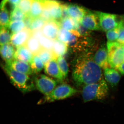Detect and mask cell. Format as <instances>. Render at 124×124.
<instances>
[{"label": "cell", "instance_id": "cell-13", "mask_svg": "<svg viewBox=\"0 0 124 124\" xmlns=\"http://www.w3.org/2000/svg\"><path fill=\"white\" fill-rule=\"evenodd\" d=\"M6 64L17 71L28 75H31L33 73L30 64L26 62L14 59Z\"/></svg>", "mask_w": 124, "mask_h": 124}, {"label": "cell", "instance_id": "cell-25", "mask_svg": "<svg viewBox=\"0 0 124 124\" xmlns=\"http://www.w3.org/2000/svg\"><path fill=\"white\" fill-rule=\"evenodd\" d=\"M37 55L40 59L44 65L52 59L57 58L53 50L44 49H41Z\"/></svg>", "mask_w": 124, "mask_h": 124}, {"label": "cell", "instance_id": "cell-34", "mask_svg": "<svg viewBox=\"0 0 124 124\" xmlns=\"http://www.w3.org/2000/svg\"><path fill=\"white\" fill-rule=\"evenodd\" d=\"M119 25L115 28L106 32V37L108 42H117L119 35Z\"/></svg>", "mask_w": 124, "mask_h": 124}, {"label": "cell", "instance_id": "cell-19", "mask_svg": "<svg viewBox=\"0 0 124 124\" xmlns=\"http://www.w3.org/2000/svg\"><path fill=\"white\" fill-rule=\"evenodd\" d=\"M16 49L15 59L26 62L30 64L34 55L24 45Z\"/></svg>", "mask_w": 124, "mask_h": 124}, {"label": "cell", "instance_id": "cell-39", "mask_svg": "<svg viewBox=\"0 0 124 124\" xmlns=\"http://www.w3.org/2000/svg\"><path fill=\"white\" fill-rule=\"evenodd\" d=\"M68 5L66 4H62V19L69 17L68 10Z\"/></svg>", "mask_w": 124, "mask_h": 124}, {"label": "cell", "instance_id": "cell-1", "mask_svg": "<svg viewBox=\"0 0 124 124\" xmlns=\"http://www.w3.org/2000/svg\"><path fill=\"white\" fill-rule=\"evenodd\" d=\"M72 77L78 86H84L103 79L101 68L94 62L93 53L87 51L81 54L76 60Z\"/></svg>", "mask_w": 124, "mask_h": 124}, {"label": "cell", "instance_id": "cell-32", "mask_svg": "<svg viewBox=\"0 0 124 124\" xmlns=\"http://www.w3.org/2000/svg\"><path fill=\"white\" fill-rule=\"evenodd\" d=\"M45 23V21L41 17L32 19L30 26V29L31 31L41 30Z\"/></svg>", "mask_w": 124, "mask_h": 124}, {"label": "cell", "instance_id": "cell-12", "mask_svg": "<svg viewBox=\"0 0 124 124\" xmlns=\"http://www.w3.org/2000/svg\"><path fill=\"white\" fill-rule=\"evenodd\" d=\"M94 62L101 68L104 69L109 67L108 53L107 48L102 46L93 55Z\"/></svg>", "mask_w": 124, "mask_h": 124}, {"label": "cell", "instance_id": "cell-14", "mask_svg": "<svg viewBox=\"0 0 124 124\" xmlns=\"http://www.w3.org/2000/svg\"><path fill=\"white\" fill-rule=\"evenodd\" d=\"M68 10L69 17L80 22L82 18L89 11L82 6L73 4L68 5Z\"/></svg>", "mask_w": 124, "mask_h": 124}, {"label": "cell", "instance_id": "cell-15", "mask_svg": "<svg viewBox=\"0 0 124 124\" xmlns=\"http://www.w3.org/2000/svg\"><path fill=\"white\" fill-rule=\"evenodd\" d=\"M53 20L59 22L62 19V4L56 0H46Z\"/></svg>", "mask_w": 124, "mask_h": 124}, {"label": "cell", "instance_id": "cell-35", "mask_svg": "<svg viewBox=\"0 0 124 124\" xmlns=\"http://www.w3.org/2000/svg\"><path fill=\"white\" fill-rule=\"evenodd\" d=\"M40 17L46 22L53 20L50 15L48 5L46 0H43V9Z\"/></svg>", "mask_w": 124, "mask_h": 124}, {"label": "cell", "instance_id": "cell-27", "mask_svg": "<svg viewBox=\"0 0 124 124\" xmlns=\"http://www.w3.org/2000/svg\"><path fill=\"white\" fill-rule=\"evenodd\" d=\"M8 28H0V45L9 44L12 33Z\"/></svg>", "mask_w": 124, "mask_h": 124}, {"label": "cell", "instance_id": "cell-41", "mask_svg": "<svg viewBox=\"0 0 124 124\" xmlns=\"http://www.w3.org/2000/svg\"><path fill=\"white\" fill-rule=\"evenodd\" d=\"M116 69L121 74L124 75V62L120 64Z\"/></svg>", "mask_w": 124, "mask_h": 124}, {"label": "cell", "instance_id": "cell-29", "mask_svg": "<svg viewBox=\"0 0 124 124\" xmlns=\"http://www.w3.org/2000/svg\"><path fill=\"white\" fill-rule=\"evenodd\" d=\"M57 62L60 71L64 79L67 76L68 67L66 59L63 56H59L57 58Z\"/></svg>", "mask_w": 124, "mask_h": 124}, {"label": "cell", "instance_id": "cell-42", "mask_svg": "<svg viewBox=\"0 0 124 124\" xmlns=\"http://www.w3.org/2000/svg\"></svg>", "mask_w": 124, "mask_h": 124}, {"label": "cell", "instance_id": "cell-16", "mask_svg": "<svg viewBox=\"0 0 124 124\" xmlns=\"http://www.w3.org/2000/svg\"><path fill=\"white\" fill-rule=\"evenodd\" d=\"M78 37L75 35L71 32L60 28L58 31L57 39L60 41L66 43L68 45L72 46L77 41Z\"/></svg>", "mask_w": 124, "mask_h": 124}, {"label": "cell", "instance_id": "cell-17", "mask_svg": "<svg viewBox=\"0 0 124 124\" xmlns=\"http://www.w3.org/2000/svg\"><path fill=\"white\" fill-rule=\"evenodd\" d=\"M15 48L10 43L0 45V57L8 63L15 59Z\"/></svg>", "mask_w": 124, "mask_h": 124}, {"label": "cell", "instance_id": "cell-6", "mask_svg": "<svg viewBox=\"0 0 124 124\" xmlns=\"http://www.w3.org/2000/svg\"><path fill=\"white\" fill-rule=\"evenodd\" d=\"M35 80L37 89L45 96L53 91L57 84L56 81L43 75L36 78Z\"/></svg>", "mask_w": 124, "mask_h": 124}, {"label": "cell", "instance_id": "cell-33", "mask_svg": "<svg viewBox=\"0 0 124 124\" xmlns=\"http://www.w3.org/2000/svg\"><path fill=\"white\" fill-rule=\"evenodd\" d=\"M33 0H20L18 7L27 16L29 15Z\"/></svg>", "mask_w": 124, "mask_h": 124}, {"label": "cell", "instance_id": "cell-4", "mask_svg": "<svg viewBox=\"0 0 124 124\" xmlns=\"http://www.w3.org/2000/svg\"><path fill=\"white\" fill-rule=\"evenodd\" d=\"M107 47L109 65L116 69L124 62V45L117 42H108Z\"/></svg>", "mask_w": 124, "mask_h": 124}, {"label": "cell", "instance_id": "cell-18", "mask_svg": "<svg viewBox=\"0 0 124 124\" xmlns=\"http://www.w3.org/2000/svg\"><path fill=\"white\" fill-rule=\"evenodd\" d=\"M104 75L106 81L112 87L117 85L120 80V73L114 68L108 67L104 69Z\"/></svg>", "mask_w": 124, "mask_h": 124}, {"label": "cell", "instance_id": "cell-8", "mask_svg": "<svg viewBox=\"0 0 124 124\" xmlns=\"http://www.w3.org/2000/svg\"><path fill=\"white\" fill-rule=\"evenodd\" d=\"M80 23L90 31L101 30L99 18L96 12L94 13L89 11L80 20Z\"/></svg>", "mask_w": 124, "mask_h": 124}, {"label": "cell", "instance_id": "cell-31", "mask_svg": "<svg viewBox=\"0 0 124 124\" xmlns=\"http://www.w3.org/2000/svg\"><path fill=\"white\" fill-rule=\"evenodd\" d=\"M38 40L42 48L53 50L54 40L49 39L44 36L41 37Z\"/></svg>", "mask_w": 124, "mask_h": 124}, {"label": "cell", "instance_id": "cell-36", "mask_svg": "<svg viewBox=\"0 0 124 124\" xmlns=\"http://www.w3.org/2000/svg\"><path fill=\"white\" fill-rule=\"evenodd\" d=\"M76 30L79 34L80 36L81 37H89L91 35V31L83 26L80 22L77 27Z\"/></svg>", "mask_w": 124, "mask_h": 124}, {"label": "cell", "instance_id": "cell-38", "mask_svg": "<svg viewBox=\"0 0 124 124\" xmlns=\"http://www.w3.org/2000/svg\"><path fill=\"white\" fill-rule=\"evenodd\" d=\"M20 0H2L0 5H8L11 11L18 6Z\"/></svg>", "mask_w": 124, "mask_h": 124}, {"label": "cell", "instance_id": "cell-3", "mask_svg": "<svg viewBox=\"0 0 124 124\" xmlns=\"http://www.w3.org/2000/svg\"><path fill=\"white\" fill-rule=\"evenodd\" d=\"M11 83L23 93L33 90L34 85L28 75L14 70L6 64L1 65Z\"/></svg>", "mask_w": 124, "mask_h": 124}, {"label": "cell", "instance_id": "cell-20", "mask_svg": "<svg viewBox=\"0 0 124 124\" xmlns=\"http://www.w3.org/2000/svg\"><path fill=\"white\" fill-rule=\"evenodd\" d=\"M43 0H33L29 16L32 18L40 17L43 9Z\"/></svg>", "mask_w": 124, "mask_h": 124}, {"label": "cell", "instance_id": "cell-26", "mask_svg": "<svg viewBox=\"0 0 124 124\" xmlns=\"http://www.w3.org/2000/svg\"><path fill=\"white\" fill-rule=\"evenodd\" d=\"M33 72L38 73L40 72L44 67V64L37 55H33V58L30 63Z\"/></svg>", "mask_w": 124, "mask_h": 124}, {"label": "cell", "instance_id": "cell-5", "mask_svg": "<svg viewBox=\"0 0 124 124\" xmlns=\"http://www.w3.org/2000/svg\"><path fill=\"white\" fill-rule=\"evenodd\" d=\"M78 90L69 85L62 84L55 88L49 94L46 96L45 102H52L65 99L72 97L78 93Z\"/></svg>", "mask_w": 124, "mask_h": 124}, {"label": "cell", "instance_id": "cell-21", "mask_svg": "<svg viewBox=\"0 0 124 124\" xmlns=\"http://www.w3.org/2000/svg\"><path fill=\"white\" fill-rule=\"evenodd\" d=\"M67 44L59 40H54L53 51L54 55L57 58L59 56H63L67 53L68 50Z\"/></svg>", "mask_w": 124, "mask_h": 124}, {"label": "cell", "instance_id": "cell-22", "mask_svg": "<svg viewBox=\"0 0 124 124\" xmlns=\"http://www.w3.org/2000/svg\"><path fill=\"white\" fill-rule=\"evenodd\" d=\"M33 55H37L42 49L39 40L31 36L24 45Z\"/></svg>", "mask_w": 124, "mask_h": 124}, {"label": "cell", "instance_id": "cell-9", "mask_svg": "<svg viewBox=\"0 0 124 124\" xmlns=\"http://www.w3.org/2000/svg\"><path fill=\"white\" fill-rule=\"evenodd\" d=\"M31 32L30 29L25 28L18 32L12 33L10 44L16 48L24 46L31 36Z\"/></svg>", "mask_w": 124, "mask_h": 124}, {"label": "cell", "instance_id": "cell-40", "mask_svg": "<svg viewBox=\"0 0 124 124\" xmlns=\"http://www.w3.org/2000/svg\"><path fill=\"white\" fill-rule=\"evenodd\" d=\"M44 36L41 30H36L32 31L31 36L39 40L41 37Z\"/></svg>", "mask_w": 124, "mask_h": 124}, {"label": "cell", "instance_id": "cell-11", "mask_svg": "<svg viewBox=\"0 0 124 124\" xmlns=\"http://www.w3.org/2000/svg\"><path fill=\"white\" fill-rule=\"evenodd\" d=\"M57 59L54 58L45 64V72L48 75L62 81L64 78L58 66Z\"/></svg>", "mask_w": 124, "mask_h": 124}, {"label": "cell", "instance_id": "cell-10", "mask_svg": "<svg viewBox=\"0 0 124 124\" xmlns=\"http://www.w3.org/2000/svg\"><path fill=\"white\" fill-rule=\"evenodd\" d=\"M60 28L59 22L52 20L46 22L41 31L45 37L54 40L57 39L58 31Z\"/></svg>", "mask_w": 124, "mask_h": 124}, {"label": "cell", "instance_id": "cell-2", "mask_svg": "<svg viewBox=\"0 0 124 124\" xmlns=\"http://www.w3.org/2000/svg\"><path fill=\"white\" fill-rule=\"evenodd\" d=\"M108 85L104 80L84 85L82 91L83 101H102L106 98L108 94Z\"/></svg>", "mask_w": 124, "mask_h": 124}, {"label": "cell", "instance_id": "cell-7", "mask_svg": "<svg viewBox=\"0 0 124 124\" xmlns=\"http://www.w3.org/2000/svg\"><path fill=\"white\" fill-rule=\"evenodd\" d=\"M98 16L101 30L107 32L115 28L119 25L116 16L101 12H96Z\"/></svg>", "mask_w": 124, "mask_h": 124}, {"label": "cell", "instance_id": "cell-30", "mask_svg": "<svg viewBox=\"0 0 124 124\" xmlns=\"http://www.w3.org/2000/svg\"><path fill=\"white\" fill-rule=\"evenodd\" d=\"M27 16L18 7H16L10 14V21L24 20Z\"/></svg>", "mask_w": 124, "mask_h": 124}, {"label": "cell", "instance_id": "cell-37", "mask_svg": "<svg viewBox=\"0 0 124 124\" xmlns=\"http://www.w3.org/2000/svg\"><path fill=\"white\" fill-rule=\"evenodd\" d=\"M119 32L117 42L124 45V23L121 21L119 23Z\"/></svg>", "mask_w": 124, "mask_h": 124}, {"label": "cell", "instance_id": "cell-23", "mask_svg": "<svg viewBox=\"0 0 124 124\" xmlns=\"http://www.w3.org/2000/svg\"><path fill=\"white\" fill-rule=\"evenodd\" d=\"M60 28L71 32L76 30L80 22L74 20L70 17L61 19L59 22Z\"/></svg>", "mask_w": 124, "mask_h": 124}, {"label": "cell", "instance_id": "cell-24", "mask_svg": "<svg viewBox=\"0 0 124 124\" xmlns=\"http://www.w3.org/2000/svg\"><path fill=\"white\" fill-rule=\"evenodd\" d=\"M10 14L6 7L0 6V28H8L10 22Z\"/></svg>", "mask_w": 124, "mask_h": 124}, {"label": "cell", "instance_id": "cell-28", "mask_svg": "<svg viewBox=\"0 0 124 124\" xmlns=\"http://www.w3.org/2000/svg\"><path fill=\"white\" fill-rule=\"evenodd\" d=\"M26 28L24 20L10 22L8 28L12 33H17Z\"/></svg>", "mask_w": 124, "mask_h": 124}]
</instances>
